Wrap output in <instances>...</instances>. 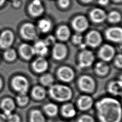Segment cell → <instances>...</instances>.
<instances>
[{
	"instance_id": "obj_1",
	"label": "cell",
	"mask_w": 122,
	"mask_h": 122,
	"mask_svg": "<svg viewBox=\"0 0 122 122\" xmlns=\"http://www.w3.org/2000/svg\"><path fill=\"white\" fill-rule=\"evenodd\" d=\"M94 105L99 122H122V105L116 98L103 97L96 102Z\"/></svg>"
},
{
	"instance_id": "obj_2",
	"label": "cell",
	"mask_w": 122,
	"mask_h": 122,
	"mask_svg": "<svg viewBox=\"0 0 122 122\" xmlns=\"http://www.w3.org/2000/svg\"><path fill=\"white\" fill-rule=\"evenodd\" d=\"M49 94L55 101L59 102H66L70 101L73 95L70 88L64 85L53 84L50 87Z\"/></svg>"
},
{
	"instance_id": "obj_3",
	"label": "cell",
	"mask_w": 122,
	"mask_h": 122,
	"mask_svg": "<svg viewBox=\"0 0 122 122\" xmlns=\"http://www.w3.org/2000/svg\"><path fill=\"white\" fill-rule=\"evenodd\" d=\"M78 85L81 90L86 93H92L95 88V83L93 79L86 75L80 78Z\"/></svg>"
},
{
	"instance_id": "obj_4",
	"label": "cell",
	"mask_w": 122,
	"mask_h": 122,
	"mask_svg": "<svg viewBox=\"0 0 122 122\" xmlns=\"http://www.w3.org/2000/svg\"><path fill=\"white\" fill-rule=\"evenodd\" d=\"M12 85L14 89L19 93H27L29 87L27 79L21 75L16 76L13 79Z\"/></svg>"
},
{
	"instance_id": "obj_5",
	"label": "cell",
	"mask_w": 122,
	"mask_h": 122,
	"mask_svg": "<svg viewBox=\"0 0 122 122\" xmlns=\"http://www.w3.org/2000/svg\"><path fill=\"white\" fill-rule=\"evenodd\" d=\"M20 33L25 39L33 41L38 37V32L35 26L32 23L24 24L20 29Z\"/></svg>"
},
{
	"instance_id": "obj_6",
	"label": "cell",
	"mask_w": 122,
	"mask_h": 122,
	"mask_svg": "<svg viewBox=\"0 0 122 122\" xmlns=\"http://www.w3.org/2000/svg\"><path fill=\"white\" fill-rule=\"evenodd\" d=\"M94 59V55L92 51L84 50L79 55V67L80 68L89 67L92 64Z\"/></svg>"
},
{
	"instance_id": "obj_7",
	"label": "cell",
	"mask_w": 122,
	"mask_h": 122,
	"mask_svg": "<svg viewBox=\"0 0 122 122\" xmlns=\"http://www.w3.org/2000/svg\"><path fill=\"white\" fill-rule=\"evenodd\" d=\"M94 104V101L91 96L84 94L78 98L77 102V107L80 111L85 112L91 110Z\"/></svg>"
},
{
	"instance_id": "obj_8",
	"label": "cell",
	"mask_w": 122,
	"mask_h": 122,
	"mask_svg": "<svg viewBox=\"0 0 122 122\" xmlns=\"http://www.w3.org/2000/svg\"><path fill=\"white\" fill-rule=\"evenodd\" d=\"M102 39L101 34L97 31H90L86 37V44L92 48L98 47L102 42Z\"/></svg>"
},
{
	"instance_id": "obj_9",
	"label": "cell",
	"mask_w": 122,
	"mask_h": 122,
	"mask_svg": "<svg viewBox=\"0 0 122 122\" xmlns=\"http://www.w3.org/2000/svg\"><path fill=\"white\" fill-rule=\"evenodd\" d=\"M105 35L109 41L116 43L121 42L122 40V29L118 27L110 28L106 30Z\"/></svg>"
},
{
	"instance_id": "obj_10",
	"label": "cell",
	"mask_w": 122,
	"mask_h": 122,
	"mask_svg": "<svg viewBox=\"0 0 122 122\" xmlns=\"http://www.w3.org/2000/svg\"><path fill=\"white\" fill-rule=\"evenodd\" d=\"M99 57L105 62L111 61L115 55V49L109 44L103 45L99 51Z\"/></svg>"
},
{
	"instance_id": "obj_11",
	"label": "cell",
	"mask_w": 122,
	"mask_h": 122,
	"mask_svg": "<svg viewBox=\"0 0 122 122\" xmlns=\"http://www.w3.org/2000/svg\"><path fill=\"white\" fill-rule=\"evenodd\" d=\"M72 26L77 32L81 33L85 31L89 26L88 20L83 16L75 17L72 21Z\"/></svg>"
},
{
	"instance_id": "obj_12",
	"label": "cell",
	"mask_w": 122,
	"mask_h": 122,
	"mask_svg": "<svg viewBox=\"0 0 122 122\" xmlns=\"http://www.w3.org/2000/svg\"><path fill=\"white\" fill-rule=\"evenodd\" d=\"M59 112L62 116L66 119L73 118L77 114V109L75 106L69 102H65L59 109Z\"/></svg>"
},
{
	"instance_id": "obj_13",
	"label": "cell",
	"mask_w": 122,
	"mask_h": 122,
	"mask_svg": "<svg viewBox=\"0 0 122 122\" xmlns=\"http://www.w3.org/2000/svg\"><path fill=\"white\" fill-rule=\"evenodd\" d=\"M59 79L64 82H70L74 77V72L72 69L68 66H62L58 71Z\"/></svg>"
},
{
	"instance_id": "obj_14",
	"label": "cell",
	"mask_w": 122,
	"mask_h": 122,
	"mask_svg": "<svg viewBox=\"0 0 122 122\" xmlns=\"http://www.w3.org/2000/svg\"><path fill=\"white\" fill-rule=\"evenodd\" d=\"M67 49L66 46L61 43H55L52 50V56L57 60H61L66 56Z\"/></svg>"
},
{
	"instance_id": "obj_15",
	"label": "cell",
	"mask_w": 122,
	"mask_h": 122,
	"mask_svg": "<svg viewBox=\"0 0 122 122\" xmlns=\"http://www.w3.org/2000/svg\"><path fill=\"white\" fill-rule=\"evenodd\" d=\"M14 40V35L9 30L3 31L0 37V46L2 48H9L12 44Z\"/></svg>"
},
{
	"instance_id": "obj_16",
	"label": "cell",
	"mask_w": 122,
	"mask_h": 122,
	"mask_svg": "<svg viewBox=\"0 0 122 122\" xmlns=\"http://www.w3.org/2000/svg\"><path fill=\"white\" fill-rule=\"evenodd\" d=\"M29 122H46L45 115L39 109H31L29 113Z\"/></svg>"
},
{
	"instance_id": "obj_17",
	"label": "cell",
	"mask_w": 122,
	"mask_h": 122,
	"mask_svg": "<svg viewBox=\"0 0 122 122\" xmlns=\"http://www.w3.org/2000/svg\"><path fill=\"white\" fill-rule=\"evenodd\" d=\"M29 10L30 14L34 17L41 16L44 11V8L40 0H33L30 4Z\"/></svg>"
},
{
	"instance_id": "obj_18",
	"label": "cell",
	"mask_w": 122,
	"mask_h": 122,
	"mask_svg": "<svg viewBox=\"0 0 122 122\" xmlns=\"http://www.w3.org/2000/svg\"><path fill=\"white\" fill-rule=\"evenodd\" d=\"M42 112L45 115L53 118L57 116L59 112V109L55 103L48 102L43 105Z\"/></svg>"
},
{
	"instance_id": "obj_19",
	"label": "cell",
	"mask_w": 122,
	"mask_h": 122,
	"mask_svg": "<svg viewBox=\"0 0 122 122\" xmlns=\"http://www.w3.org/2000/svg\"><path fill=\"white\" fill-rule=\"evenodd\" d=\"M48 62L43 57L37 58L33 62L32 67L34 70L38 73L44 72L48 68Z\"/></svg>"
},
{
	"instance_id": "obj_20",
	"label": "cell",
	"mask_w": 122,
	"mask_h": 122,
	"mask_svg": "<svg viewBox=\"0 0 122 122\" xmlns=\"http://www.w3.org/2000/svg\"><path fill=\"white\" fill-rule=\"evenodd\" d=\"M106 12L100 8H95L90 12L91 20L95 23H101L104 21L107 18Z\"/></svg>"
},
{
	"instance_id": "obj_21",
	"label": "cell",
	"mask_w": 122,
	"mask_h": 122,
	"mask_svg": "<svg viewBox=\"0 0 122 122\" xmlns=\"http://www.w3.org/2000/svg\"><path fill=\"white\" fill-rule=\"evenodd\" d=\"M19 50L21 56L25 60L30 59L35 54L33 47L28 44H22Z\"/></svg>"
},
{
	"instance_id": "obj_22",
	"label": "cell",
	"mask_w": 122,
	"mask_h": 122,
	"mask_svg": "<svg viewBox=\"0 0 122 122\" xmlns=\"http://www.w3.org/2000/svg\"><path fill=\"white\" fill-rule=\"evenodd\" d=\"M1 107L4 111V114L7 117L12 113L15 108V102L13 100L10 98L4 99L1 103Z\"/></svg>"
},
{
	"instance_id": "obj_23",
	"label": "cell",
	"mask_w": 122,
	"mask_h": 122,
	"mask_svg": "<svg viewBox=\"0 0 122 122\" xmlns=\"http://www.w3.org/2000/svg\"><path fill=\"white\" fill-rule=\"evenodd\" d=\"M108 92L114 96H121L122 91V81H112L108 87Z\"/></svg>"
},
{
	"instance_id": "obj_24",
	"label": "cell",
	"mask_w": 122,
	"mask_h": 122,
	"mask_svg": "<svg viewBox=\"0 0 122 122\" xmlns=\"http://www.w3.org/2000/svg\"><path fill=\"white\" fill-rule=\"evenodd\" d=\"M33 48L35 54H37L41 57L47 55L48 52V46L46 45L44 41L40 40L37 41L35 42Z\"/></svg>"
},
{
	"instance_id": "obj_25",
	"label": "cell",
	"mask_w": 122,
	"mask_h": 122,
	"mask_svg": "<svg viewBox=\"0 0 122 122\" xmlns=\"http://www.w3.org/2000/svg\"><path fill=\"white\" fill-rule=\"evenodd\" d=\"M31 96L35 100L37 101H42L46 97V90L42 86L39 85L36 86L32 90Z\"/></svg>"
},
{
	"instance_id": "obj_26",
	"label": "cell",
	"mask_w": 122,
	"mask_h": 122,
	"mask_svg": "<svg viewBox=\"0 0 122 122\" xmlns=\"http://www.w3.org/2000/svg\"><path fill=\"white\" fill-rule=\"evenodd\" d=\"M56 34L59 40L62 41H66L70 37L71 31L67 26L62 25L58 29Z\"/></svg>"
},
{
	"instance_id": "obj_27",
	"label": "cell",
	"mask_w": 122,
	"mask_h": 122,
	"mask_svg": "<svg viewBox=\"0 0 122 122\" xmlns=\"http://www.w3.org/2000/svg\"><path fill=\"white\" fill-rule=\"evenodd\" d=\"M109 70L108 64L104 61L98 62L95 66V71L99 75H104L106 74Z\"/></svg>"
},
{
	"instance_id": "obj_28",
	"label": "cell",
	"mask_w": 122,
	"mask_h": 122,
	"mask_svg": "<svg viewBox=\"0 0 122 122\" xmlns=\"http://www.w3.org/2000/svg\"><path fill=\"white\" fill-rule=\"evenodd\" d=\"M38 26L41 31L43 33H46L51 30V23L50 20L46 19H42L38 22Z\"/></svg>"
},
{
	"instance_id": "obj_29",
	"label": "cell",
	"mask_w": 122,
	"mask_h": 122,
	"mask_svg": "<svg viewBox=\"0 0 122 122\" xmlns=\"http://www.w3.org/2000/svg\"><path fill=\"white\" fill-rule=\"evenodd\" d=\"M41 83L45 86H51L53 85L54 78L52 75L47 73L42 75L40 79Z\"/></svg>"
},
{
	"instance_id": "obj_30",
	"label": "cell",
	"mask_w": 122,
	"mask_h": 122,
	"mask_svg": "<svg viewBox=\"0 0 122 122\" xmlns=\"http://www.w3.org/2000/svg\"><path fill=\"white\" fill-rule=\"evenodd\" d=\"M16 101L19 106L23 107L28 105L30 99L27 93H19L16 98Z\"/></svg>"
},
{
	"instance_id": "obj_31",
	"label": "cell",
	"mask_w": 122,
	"mask_h": 122,
	"mask_svg": "<svg viewBox=\"0 0 122 122\" xmlns=\"http://www.w3.org/2000/svg\"><path fill=\"white\" fill-rule=\"evenodd\" d=\"M108 20L112 23H116L121 20L122 17L121 14L116 11H112L110 12L107 16Z\"/></svg>"
},
{
	"instance_id": "obj_32",
	"label": "cell",
	"mask_w": 122,
	"mask_h": 122,
	"mask_svg": "<svg viewBox=\"0 0 122 122\" xmlns=\"http://www.w3.org/2000/svg\"><path fill=\"white\" fill-rule=\"evenodd\" d=\"M76 122H95V120L91 115L84 113L79 116Z\"/></svg>"
},
{
	"instance_id": "obj_33",
	"label": "cell",
	"mask_w": 122,
	"mask_h": 122,
	"mask_svg": "<svg viewBox=\"0 0 122 122\" xmlns=\"http://www.w3.org/2000/svg\"><path fill=\"white\" fill-rule=\"evenodd\" d=\"M4 57L5 59L8 61H13L16 59L17 57L16 52L15 50L12 49H8L4 53Z\"/></svg>"
},
{
	"instance_id": "obj_34",
	"label": "cell",
	"mask_w": 122,
	"mask_h": 122,
	"mask_svg": "<svg viewBox=\"0 0 122 122\" xmlns=\"http://www.w3.org/2000/svg\"><path fill=\"white\" fill-rule=\"evenodd\" d=\"M83 40V37L80 33L77 32L74 34L72 38V42L76 44L80 45L82 43Z\"/></svg>"
},
{
	"instance_id": "obj_35",
	"label": "cell",
	"mask_w": 122,
	"mask_h": 122,
	"mask_svg": "<svg viewBox=\"0 0 122 122\" xmlns=\"http://www.w3.org/2000/svg\"><path fill=\"white\" fill-rule=\"evenodd\" d=\"M8 122H20V118L17 114L11 113L6 117Z\"/></svg>"
},
{
	"instance_id": "obj_36",
	"label": "cell",
	"mask_w": 122,
	"mask_h": 122,
	"mask_svg": "<svg viewBox=\"0 0 122 122\" xmlns=\"http://www.w3.org/2000/svg\"><path fill=\"white\" fill-rule=\"evenodd\" d=\"M44 41L48 47L49 46L54 45L56 43L55 38L52 35L48 36Z\"/></svg>"
},
{
	"instance_id": "obj_37",
	"label": "cell",
	"mask_w": 122,
	"mask_h": 122,
	"mask_svg": "<svg viewBox=\"0 0 122 122\" xmlns=\"http://www.w3.org/2000/svg\"><path fill=\"white\" fill-rule=\"evenodd\" d=\"M115 64L118 68H121L122 66V56L121 54L117 55L115 59Z\"/></svg>"
},
{
	"instance_id": "obj_38",
	"label": "cell",
	"mask_w": 122,
	"mask_h": 122,
	"mask_svg": "<svg viewBox=\"0 0 122 122\" xmlns=\"http://www.w3.org/2000/svg\"><path fill=\"white\" fill-rule=\"evenodd\" d=\"M58 3L62 8L65 9L69 6L70 1V0H59Z\"/></svg>"
},
{
	"instance_id": "obj_39",
	"label": "cell",
	"mask_w": 122,
	"mask_h": 122,
	"mask_svg": "<svg viewBox=\"0 0 122 122\" xmlns=\"http://www.w3.org/2000/svg\"><path fill=\"white\" fill-rule=\"evenodd\" d=\"M109 1L110 0H98V3L102 6H106L109 3Z\"/></svg>"
},
{
	"instance_id": "obj_40",
	"label": "cell",
	"mask_w": 122,
	"mask_h": 122,
	"mask_svg": "<svg viewBox=\"0 0 122 122\" xmlns=\"http://www.w3.org/2000/svg\"><path fill=\"white\" fill-rule=\"evenodd\" d=\"M21 4V2L20 1V0H13V6L14 7H19Z\"/></svg>"
},
{
	"instance_id": "obj_41",
	"label": "cell",
	"mask_w": 122,
	"mask_h": 122,
	"mask_svg": "<svg viewBox=\"0 0 122 122\" xmlns=\"http://www.w3.org/2000/svg\"><path fill=\"white\" fill-rule=\"evenodd\" d=\"M7 119L4 114L0 113V122H6Z\"/></svg>"
},
{
	"instance_id": "obj_42",
	"label": "cell",
	"mask_w": 122,
	"mask_h": 122,
	"mask_svg": "<svg viewBox=\"0 0 122 122\" xmlns=\"http://www.w3.org/2000/svg\"><path fill=\"white\" fill-rule=\"evenodd\" d=\"M86 46H87V45L86 44V43H83L82 42L80 44V47L82 49H84L86 48Z\"/></svg>"
},
{
	"instance_id": "obj_43",
	"label": "cell",
	"mask_w": 122,
	"mask_h": 122,
	"mask_svg": "<svg viewBox=\"0 0 122 122\" xmlns=\"http://www.w3.org/2000/svg\"><path fill=\"white\" fill-rule=\"evenodd\" d=\"M81 0L85 3H90L93 1L94 0Z\"/></svg>"
},
{
	"instance_id": "obj_44",
	"label": "cell",
	"mask_w": 122,
	"mask_h": 122,
	"mask_svg": "<svg viewBox=\"0 0 122 122\" xmlns=\"http://www.w3.org/2000/svg\"><path fill=\"white\" fill-rule=\"evenodd\" d=\"M5 0H0V6L2 5L5 2Z\"/></svg>"
},
{
	"instance_id": "obj_45",
	"label": "cell",
	"mask_w": 122,
	"mask_h": 122,
	"mask_svg": "<svg viewBox=\"0 0 122 122\" xmlns=\"http://www.w3.org/2000/svg\"><path fill=\"white\" fill-rule=\"evenodd\" d=\"M2 86V81L1 79L0 78V89H1Z\"/></svg>"
},
{
	"instance_id": "obj_46",
	"label": "cell",
	"mask_w": 122,
	"mask_h": 122,
	"mask_svg": "<svg viewBox=\"0 0 122 122\" xmlns=\"http://www.w3.org/2000/svg\"><path fill=\"white\" fill-rule=\"evenodd\" d=\"M114 0L117 2H121V1H122V0Z\"/></svg>"
},
{
	"instance_id": "obj_47",
	"label": "cell",
	"mask_w": 122,
	"mask_h": 122,
	"mask_svg": "<svg viewBox=\"0 0 122 122\" xmlns=\"http://www.w3.org/2000/svg\"><path fill=\"white\" fill-rule=\"evenodd\" d=\"M57 122H66L65 121H58Z\"/></svg>"
}]
</instances>
